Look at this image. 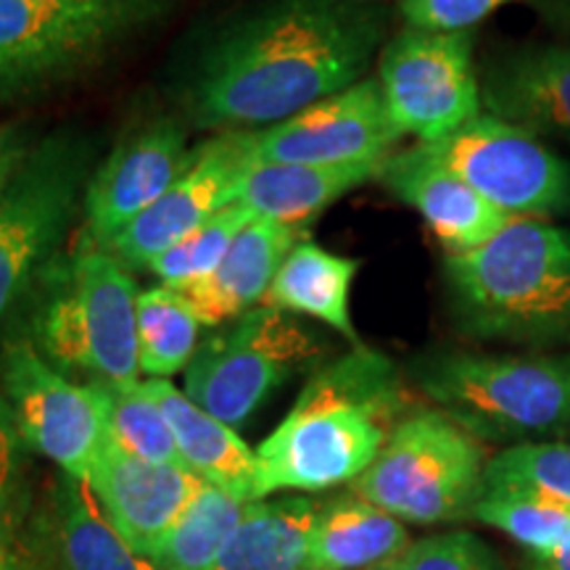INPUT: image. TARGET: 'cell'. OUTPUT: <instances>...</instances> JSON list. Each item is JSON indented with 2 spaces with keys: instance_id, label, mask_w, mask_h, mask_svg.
<instances>
[{
  "instance_id": "cell-19",
  "label": "cell",
  "mask_w": 570,
  "mask_h": 570,
  "mask_svg": "<svg viewBox=\"0 0 570 570\" xmlns=\"http://www.w3.org/2000/svg\"><path fill=\"white\" fill-rule=\"evenodd\" d=\"M489 114L570 142V42L523 46L494 61L481 88Z\"/></svg>"
},
{
  "instance_id": "cell-23",
  "label": "cell",
  "mask_w": 570,
  "mask_h": 570,
  "mask_svg": "<svg viewBox=\"0 0 570 570\" xmlns=\"http://www.w3.org/2000/svg\"><path fill=\"white\" fill-rule=\"evenodd\" d=\"M410 544L402 520L346 491L320 504L304 570L375 568L404 558Z\"/></svg>"
},
{
  "instance_id": "cell-35",
  "label": "cell",
  "mask_w": 570,
  "mask_h": 570,
  "mask_svg": "<svg viewBox=\"0 0 570 570\" xmlns=\"http://www.w3.org/2000/svg\"><path fill=\"white\" fill-rule=\"evenodd\" d=\"M0 570H38L24 533L0 529Z\"/></svg>"
},
{
  "instance_id": "cell-10",
  "label": "cell",
  "mask_w": 570,
  "mask_h": 570,
  "mask_svg": "<svg viewBox=\"0 0 570 570\" xmlns=\"http://www.w3.org/2000/svg\"><path fill=\"white\" fill-rule=\"evenodd\" d=\"M428 154L510 217H552L570 209V164L523 127L479 114Z\"/></svg>"
},
{
  "instance_id": "cell-30",
  "label": "cell",
  "mask_w": 570,
  "mask_h": 570,
  "mask_svg": "<svg viewBox=\"0 0 570 570\" xmlns=\"http://www.w3.org/2000/svg\"><path fill=\"white\" fill-rule=\"evenodd\" d=\"M483 489L533 491L570 508V444L537 441L504 446L489 458Z\"/></svg>"
},
{
  "instance_id": "cell-27",
  "label": "cell",
  "mask_w": 570,
  "mask_h": 570,
  "mask_svg": "<svg viewBox=\"0 0 570 570\" xmlns=\"http://www.w3.org/2000/svg\"><path fill=\"white\" fill-rule=\"evenodd\" d=\"M246 508L244 499L204 481L154 552V570H212Z\"/></svg>"
},
{
  "instance_id": "cell-28",
  "label": "cell",
  "mask_w": 570,
  "mask_h": 570,
  "mask_svg": "<svg viewBox=\"0 0 570 570\" xmlns=\"http://www.w3.org/2000/svg\"><path fill=\"white\" fill-rule=\"evenodd\" d=\"M104 407L106 441L138 460L183 465L173 428L146 383H90Z\"/></svg>"
},
{
  "instance_id": "cell-5",
  "label": "cell",
  "mask_w": 570,
  "mask_h": 570,
  "mask_svg": "<svg viewBox=\"0 0 570 570\" xmlns=\"http://www.w3.org/2000/svg\"><path fill=\"white\" fill-rule=\"evenodd\" d=\"M423 394L489 444H537L570 431V354L436 352L417 362Z\"/></svg>"
},
{
  "instance_id": "cell-36",
  "label": "cell",
  "mask_w": 570,
  "mask_h": 570,
  "mask_svg": "<svg viewBox=\"0 0 570 570\" xmlns=\"http://www.w3.org/2000/svg\"><path fill=\"white\" fill-rule=\"evenodd\" d=\"M523 570H570V533L547 552H529Z\"/></svg>"
},
{
  "instance_id": "cell-26",
  "label": "cell",
  "mask_w": 570,
  "mask_h": 570,
  "mask_svg": "<svg viewBox=\"0 0 570 570\" xmlns=\"http://www.w3.org/2000/svg\"><path fill=\"white\" fill-rule=\"evenodd\" d=\"M202 317L183 291L159 283L138 294L135 331H138L140 375L148 381H169L188 370L202 344Z\"/></svg>"
},
{
  "instance_id": "cell-33",
  "label": "cell",
  "mask_w": 570,
  "mask_h": 570,
  "mask_svg": "<svg viewBox=\"0 0 570 570\" xmlns=\"http://www.w3.org/2000/svg\"><path fill=\"white\" fill-rule=\"evenodd\" d=\"M402 570H504V566L475 533L452 531L410 544Z\"/></svg>"
},
{
  "instance_id": "cell-20",
  "label": "cell",
  "mask_w": 570,
  "mask_h": 570,
  "mask_svg": "<svg viewBox=\"0 0 570 570\" xmlns=\"http://www.w3.org/2000/svg\"><path fill=\"white\" fill-rule=\"evenodd\" d=\"M298 240H304V230L254 217L209 277L177 291H183V296L194 304L206 327L230 323L267 302L277 269Z\"/></svg>"
},
{
  "instance_id": "cell-24",
  "label": "cell",
  "mask_w": 570,
  "mask_h": 570,
  "mask_svg": "<svg viewBox=\"0 0 570 570\" xmlns=\"http://www.w3.org/2000/svg\"><path fill=\"white\" fill-rule=\"evenodd\" d=\"M360 273V259L341 256L304 238L285 256L277 269L267 302L291 315L317 320L360 346L352 320V285Z\"/></svg>"
},
{
  "instance_id": "cell-9",
  "label": "cell",
  "mask_w": 570,
  "mask_h": 570,
  "mask_svg": "<svg viewBox=\"0 0 570 570\" xmlns=\"http://www.w3.org/2000/svg\"><path fill=\"white\" fill-rule=\"evenodd\" d=\"M90 154L75 135L27 148L0 194V325L56 259L77 202L88 188Z\"/></svg>"
},
{
  "instance_id": "cell-31",
  "label": "cell",
  "mask_w": 570,
  "mask_h": 570,
  "mask_svg": "<svg viewBox=\"0 0 570 570\" xmlns=\"http://www.w3.org/2000/svg\"><path fill=\"white\" fill-rule=\"evenodd\" d=\"M254 217L256 214L248 212L246 206H227L225 212H219L217 217L198 227L196 233H190L188 238H183L180 244L156 256L146 269L159 277L164 285H173V288L204 281L219 267V262L230 252L233 240Z\"/></svg>"
},
{
  "instance_id": "cell-8",
  "label": "cell",
  "mask_w": 570,
  "mask_h": 570,
  "mask_svg": "<svg viewBox=\"0 0 570 570\" xmlns=\"http://www.w3.org/2000/svg\"><path fill=\"white\" fill-rule=\"evenodd\" d=\"M323 354L291 312L259 304L217 327L185 370V394L230 428L246 423L285 381Z\"/></svg>"
},
{
  "instance_id": "cell-17",
  "label": "cell",
  "mask_w": 570,
  "mask_h": 570,
  "mask_svg": "<svg viewBox=\"0 0 570 570\" xmlns=\"http://www.w3.org/2000/svg\"><path fill=\"white\" fill-rule=\"evenodd\" d=\"M38 570H154L106 518L88 481L61 473L24 531Z\"/></svg>"
},
{
  "instance_id": "cell-4",
  "label": "cell",
  "mask_w": 570,
  "mask_h": 570,
  "mask_svg": "<svg viewBox=\"0 0 570 570\" xmlns=\"http://www.w3.org/2000/svg\"><path fill=\"white\" fill-rule=\"evenodd\" d=\"M32 346L61 373L88 383H138V285L130 267L82 235L38 277Z\"/></svg>"
},
{
  "instance_id": "cell-7",
  "label": "cell",
  "mask_w": 570,
  "mask_h": 570,
  "mask_svg": "<svg viewBox=\"0 0 570 570\" xmlns=\"http://www.w3.org/2000/svg\"><path fill=\"white\" fill-rule=\"evenodd\" d=\"M159 0H0V104L77 75Z\"/></svg>"
},
{
  "instance_id": "cell-21",
  "label": "cell",
  "mask_w": 570,
  "mask_h": 570,
  "mask_svg": "<svg viewBox=\"0 0 570 570\" xmlns=\"http://www.w3.org/2000/svg\"><path fill=\"white\" fill-rule=\"evenodd\" d=\"M381 164L317 167V164L252 161L240 180L235 204L246 206L256 217L304 230L338 198L375 180Z\"/></svg>"
},
{
  "instance_id": "cell-16",
  "label": "cell",
  "mask_w": 570,
  "mask_h": 570,
  "mask_svg": "<svg viewBox=\"0 0 570 570\" xmlns=\"http://www.w3.org/2000/svg\"><path fill=\"white\" fill-rule=\"evenodd\" d=\"M202 483L185 465L138 460L109 441L88 475V487L114 529L148 560L175 529Z\"/></svg>"
},
{
  "instance_id": "cell-38",
  "label": "cell",
  "mask_w": 570,
  "mask_h": 570,
  "mask_svg": "<svg viewBox=\"0 0 570 570\" xmlns=\"http://www.w3.org/2000/svg\"><path fill=\"white\" fill-rule=\"evenodd\" d=\"M24 154H27V146L19 140H9V146L0 151V194H3V188L9 185L13 173H17L21 156Z\"/></svg>"
},
{
  "instance_id": "cell-18",
  "label": "cell",
  "mask_w": 570,
  "mask_h": 570,
  "mask_svg": "<svg viewBox=\"0 0 570 570\" xmlns=\"http://www.w3.org/2000/svg\"><path fill=\"white\" fill-rule=\"evenodd\" d=\"M377 180L423 217L446 254L483 246L512 219L470 188L460 175L433 159L423 142L383 159Z\"/></svg>"
},
{
  "instance_id": "cell-3",
  "label": "cell",
  "mask_w": 570,
  "mask_h": 570,
  "mask_svg": "<svg viewBox=\"0 0 570 570\" xmlns=\"http://www.w3.org/2000/svg\"><path fill=\"white\" fill-rule=\"evenodd\" d=\"M452 312L468 336L510 344H570V230L512 217L494 238L446 254Z\"/></svg>"
},
{
  "instance_id": "cell-32",
  "label": "cell",
  "mask_w": 570,
  "mask_h": 570,
  "mask_svg": "<svg viewBox=\"0 0 570 570\" xmlns=\"http://www.w3.org/2000/svg\"><path fill=\"white\" fill-rule=\"evenodd\" d=\"M27 454L30 446L21 439L17 420L0 394V529L11 533H24L35 510Z\"/></svg>"
},
{
  "instance_id": "cell-22",
  "label": "cell",
  "mask_w": 570,
  "mask_h": 570,
  "mask_svg": "<svg viewBox=\"0 0 570 570\" xmlns=\"http://www.w3.org/2000/svg\"><path fill=\"white\" fill-rule=\"evenodd\" d=\"M142 383L169 420L183 465L212 487L254 502L256 452L246 446V441L169 381Z\"/></svg>"
},
{
  "instance_id": "cell-29",
  "label": "cell",
  "mask_w": 570,
  "mask_h": 570,
  "mask_svg": "<svg viewBox=\"0 0 570 570\" xmlns=\"http://www.w3.org/2000/svg\"><path fill=\"white\" fill-rule=\"evenodd\" d=\"M473 518L508 533L529 552H547L570 533V508L520 489H483Z\"/></svg>"
},
{
  "instance_id": "cell-11",
  "label": "cell",
  "mask_w": 570,
  "mask_h": 570,
  "mask_svg": "<svg viewBox=\"0 0 570 570\" xmlns=\"http://www.w3.org/2000/svg\"><path fill=\"white\" fill-rule=\"evenodd\" d=\"M383 101L402 135L439 142L481 114V85L470 32L407 27L383 48Z\"/></svg>"
},
{
  "instance_id": "cell-39",
  "label": "cell",
  "mask_w": 570,
  "mask_h": 570,
  "mask_svg": "<svg viewBox=\"0 0 570 570\" xmlns=\"http://www.w3.org/2000/svg\"><path fill=\"white\" fill-rule=\"evenodd\" d=\"M365 570H402V558L383 562V566H375V568H365Z\"/></svg>"
},
{
  "instance_id": "cell-15",
  "label": "cell",
  "mask_w": 570,
  "mask_h": 570,
  "mask_svg": "<svg viewBox=\"0 0 570 570\" xmlns=\"http://www.w3.org/2000/svg\"><path fill=\"white\" fill-rule=\"evenodd\" d=\"M194 156L188 135L169 117L154 119L119 140L85 188V235L109 248L173 188Z\"/></svg>"
},
{
  "instance_id": "cell-2",
  "label": "cell",
  "mask_w": 570,
  "mask_h": 570,
  "mask_svg": "<svg viewBox=\"0 0 570 570\" xmlns=\"http://www.w3.org/2000/svg\"><path fill=\"white\" fill-rule=\"evenodd\" d=\"M407 415V391L389 356L354 346L312 375L296 404L256 449L254 502L281 491L354 483Z\"/></svg>"
},
{
  "instance_id": "cell-41",
  "label": "cell",
  "mask_w": 570,
  "mask_h": 570,
  "mask_svg": "<svg viewBox=\"0 0 570 570\" xmlns=\"http://www.w3.org/2000/svg\"><path fill=\"white\" fill-rule=\"evenodd\" d=\"M346 3H375V0H346Z\"/></svg>"
},
{
  "instance_id": "cell-34",
  "label": "cell",
  "mask_w": 570,
  "mask_h": 570,
  "mask_svg": "<svg viewBox=\"0 0 570 570\" xmlns=\"http://www.w3.org/2000/svg\"><path fill=\"white\" fill-rule=\"evenodd\" d=\"M510 3L518 0H402V17L415 30L468 32Z\"/></svg>"
},
{
  "instance_id": "cell-40",
  "label": "cell",
  "mask_w": 570,
  "mask_h": 570,
  "mask_svg": "<svg viewBox=\"0 0 570 570\" xmlns=\"http://www.w3.org/2000/svg\"><path fill=\"white\" fill-rule=\"evenodd\" d=\"M9 140H11V138H9V135H6V132H0V151H3V148H6V146H9Z\"/></svg>"
},
{
  "instance_id": "cell-6",
  "label": "cell",
  "mask_w": 570,
  "mask_h": 570,
  "mask_svg": "<svg viewBox=\"0 0 570 570\" xmlns=\"http://www.w3.org/2000/svg\"><path fill=\"white\" fill-rule=\"evenodd\" d=\"M487 462V449L460 423L441 410H415L348 491L402 523H449L473 518Z\"/></svg>"
},
{
  "instance_id": "cell-25",
  "label": "cell",
  "mask_w": 570,
  "mask_h": 570,
  "mask_svg": "<svg viewBox=\"0 0 570 570\" xmlns=\"http://www.w3.org/2000/svg\"><path fill=\"white\" fill-rule=\"evenodd\" d=\"M317 510L306 497L248 502L212 570H304Z\"/></svg>"
},
{
  "instance_id": "cell-12",
  "label": "cell",
  "mask_w": 570,
  "mask_h": 570,
  "mask_svg": "<svg viewBox=\"0 0 570 570\" xmlns=\"http://www.w3.org/2000/svg\"><path fill=\"white\" fill-rule=\"evenodd\" d=\"M0 394L30 452L88 481L106 444L101 399L90 383L56 370L30 338H11L0 348Z\"/></svg>"
},
{
  "instance_id": "cell-14",
  "label": "cell",
  "mask_w": 570,
  "mask_h": 570,
  "mask_svg": "<svg viewBox=\"0 0 570 570\" xmlns=\"http://www.w3.org/2000/svg\"><path fill=\"white\" fill-rule=\"evenodd\" d=\"M252 164V132L230 130L196 146L190 167L177 177L146 214H140L109 246L127 267H148L156 256L204 227L238 202V188Z\"/></svg>"
},
{
  "instance_id": "cell-37",
  "label": "cell",
  "mask_w": 570,
  "mask_h": 570,
  "mask_svg": "<svg viewBox=\"0 0 570 570\" xmlns=\"http://www.w3.org/2000/svg\"><path fill=\"white\" fill-rule=\"evenodd\" d=\"M541 19L570 40V0H537Z\"/></svg>"
},
{
  "instance_id": "cell-13",
  "label": "cell",
  "mask_w": 570,
  "mask_h": 570,
  "mask_svg": "<svg viewBox=\"0 0 570 570\" xmlns=\"http://www.w3.org/2000/svg\"><path fill=\"white\" fill-rule=\"evenodd\" d=\"M404 135L391 119L377 80L306 106L281 125L252 132V161L275 164H381Z\"/></svg>"
},
{
  "instance_id": "cell-1",
  "label": "cell",
  "mask_w": 570,
  "mask_h": 570,
  "mask_svg": "<svg viewBox=\"0 0 570 570\" xmlns=\"http://www.w3.org/2000/svg\"><path fill=\"white\" fill-rule=\"evenodd\" d=\"M383 21L365 3L283 0L233 27L204 59L194 117L212 130L273 127L360 82Z\"/></svg>"
}]
</instances>
